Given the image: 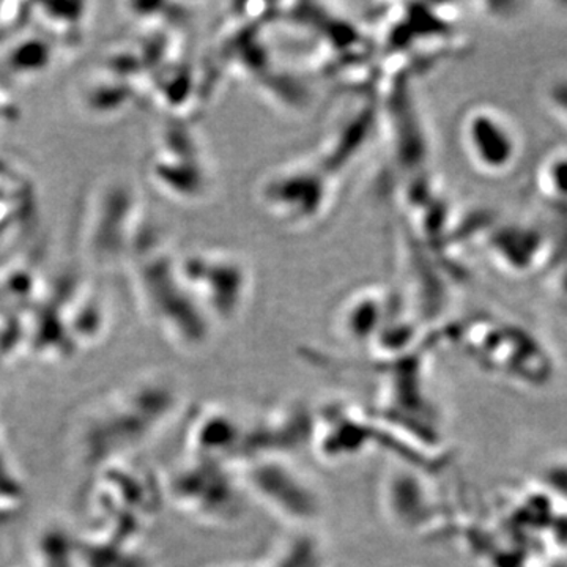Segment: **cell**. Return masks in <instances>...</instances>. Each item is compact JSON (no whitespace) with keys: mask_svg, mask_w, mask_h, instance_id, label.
<instances>
[{"mask_svg":"<svg viewBox=\"0 0 567 567\" xmlns=\"http://www.w3.org/2000/svg\"><path fill=\"white\" fill-rule=\"evenodd\" d=\"M470 350L492 371L529 383L547 382L554 357L547 346L522 324L496 317H477L470 324Z\"/></svg>","mask_w":567,"mask_h":567,"instance_id":"1","label":"cell"},{"mask_svg":"<svg viewBox=\"0 0 567 567\" xmlns=\"http://www.w3.org/2000/svg\"><path fill=\"white\" fill-rule=\"evenodd\" d=\"M18 117H20V110H18L17 103L11 99L10 93L0 87V133L10 128Z\"/></svg>","mask_w":567,"mask_h":567,"instance_id":"8","label":"cell"},{"mask_svg":"<svg viewBox=\"0 0 567 567\" xmlns=\"http://www.w3.org/2000/svg\"><path fill=\"white\" fill-rule=\"evenodd\" d=\"M462 141L473 166L491 177H503L516 169L524 153V140L516 123L488 104L466 112Z\"/></svg>","mask_w":567,"mask_h":567,"instance_id":"3","label":"cell"},{"mask_svg":"<svg viewBox=\"0 0 567 567\" xmlns=\"http://www.w3.org/2000/svg\"><path fill=\"white\" fill-rule=\"evenodd\" d=\"M533 186L548 210L567 219V147L554 148L540 158Z\"/></svg>","mask_w":567,"mask_h":567,"instance_id":"5","label":"cell"},{"mask_svg":"<svg viewBox=\"0 0 567 567\" xmlns=\"http://www.w3.org/2000/svg\"><path fill=\"white\" fill-rule=\"evenodd\" d=\"M567 240L546 224L516 221L496 227L487 240L491 262L511 278H533L566 259Z\"/></svg>","mask_w":567,"mask_h":567,"instance_id":"2","label":"cell"},{"mask_svg":"<svg viewBox=\"0 0 567 567\" xmlns=\"http://www.w3.org/2000/svg\"><path fill=\"white\" fill-rule=\"evenodd\" d=\"M558 275L555 279V290H557L559 300L567 308V265H558Z\"/></svg>","mask_w":567,"mask_h":567,"instance_id":"9","label":"cell"},{"mask_svg":"<svg viewBox=\"0 0 567 567\" xmlns=\"http://www.w3.org/2000/svg\"><path fill=\"white\" fill-rule=\"evenodd\" d=\"M52 40L31 37L14 43L3 58V73L13 81L37 80L52 66Z\"/></svg>","mask_w":567,"mask_h":567,"instance_id":"6","label":"cell"},{"mask_svg":"<svg viewBox=\"0 0 567 567\" xmlns=\"http://www.w3.org/2000/svg\"><path fill=\"white\" fill-rule=\"evenodd\" d=\"M246 484L289 520L306 524L317 516L320 509L317 496L289 494V492L312 491L303 477L281 464H257L246 475Z\"/></svg>","mask_w":567,"mask_h":567,"instance_id":"4","label":"cell"},{"mask_svg":"<svg viewBox=\"0 0 567 567\" xmlns=\"http://www.w3.org/2000/svg\"><path fill=\"white\" fill-rule=\"evenodd\" d=\"M539 100L548 117L567 132V70H559L543 82Z\"/></svg>","mask_w":567,"mask_h":567,"instance_id":"7","label":"cell"}]
</instances>
